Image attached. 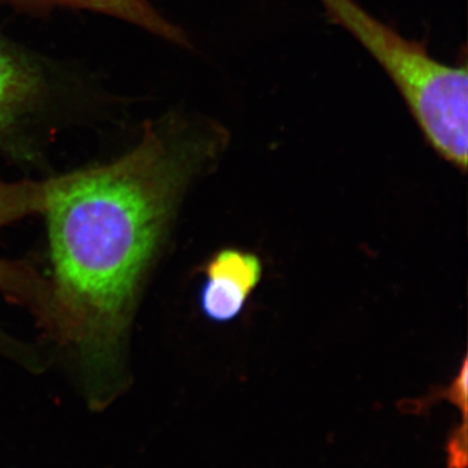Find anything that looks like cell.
<instances>
[{
	"mask_svg": "<svg viewBox=\"0 0 468 468\" xmlns=\"http://www.w3.org/2000/svg\"><path fill=\"white\" fill-rule=\"evenodd\" d=\"M205 271L206 276L226 277L252 292L260 285L263 264L254 252L229 248L218 251L209 260Z\"/></svg>",
	"mask_w": 468,
	"mask_h": 468,
	"instance_id": "obj_7",
	"label": "cell"
},
{
	"mask_svg": "<svg viewBox=\"0 0 468 468\" xmlns=\"http://www.w3.org/2000/svg\"><path fill=\"white\" fill-rule=\"evenodd\" d=\"M251 294L245 286L233 280L207 276L199 294V306L206 318L224 324L241 315Z\"/></svg>",
	"mask_w": 468,
	"mask_h": 468,
	"instance_id": "obj_6",
	"label": "cell"
},
{
	"mask_svg": "<svg viewBox=\"0 0 468 468\" xmlns=\"http://www.w3.org/2000/svg\"><path fill=\"white\" fill-rule=\"evenodd\" d=\"M42 184L8 183L0 177V229L18 218L42 211ZM0 292L32 311L52 337L58 332L57 304L50 282L20 264L0 260Z\"/></svg>",
	"mask_w": 468,
	"mask_h": 468,
	"instance_id": "obj_3",
	"label": "cell"
},
{
	"mask_svg": "<svg viewBox=\"0 0 468 468\" xmlns=\"http://www.w3.org/2000/svg\"><path fill=\"white\" fill-rule=\"evenodd\" d=\"M227 144L214 120L168 113L125 155L42 183L61 341L76 347L95 406L122 387L135 301L181 194Z\"/></svg>",
	"mask_w": 468,
	"mask_h": 468,
	"instance_id": "obj_1",
	"label": "cell"
},
{
	"mask_svg": "<svg viewBox=\"0 0 468 468\" xmlns=\"http://www.w3.org/2000/svg\"><path fill=\"white\" fill-rule=\"evenodd\" d=\"M392 80L428 144L464 172L468 162V72L431 54L354 0H320Z\"/></svg>",
	"mask_w": 468,
	"mask_h": 468,
	"instance_id": "obj_2",
	"label": "cell"
},
{
	"mask_svg": "<svg viewBox=\"0 0 468 468\" xmlns=\"http://www.w3.org/2000/svg\"><path fill=\"white\" fill-rule=\"evenodd\" d=\"M21 8L68 7L100 12L146 30L174 45L189 48L190 39L180 27L160 15L150 0H0Z\"/></svg>",
	"mask_w": 468,
	"mask_h": 468,
	"instance_id": "obj_5",
	"label": "cell"
},
{
	"mask_svg": "<svg viewBox=\"0 0 468 468\" xmlns=\"http://www.w3.org/2000/svg\"><path fill=\"white\" fill-rule=\"evenodd\" d=\"M48 91L42 68L0 39V137L41 104Z\"/></svg>",
	"mask_w": 468,
	"mask_h": 468,
	"instance_id": "obj_4",
	"label": "cell"
}]
</instances>
